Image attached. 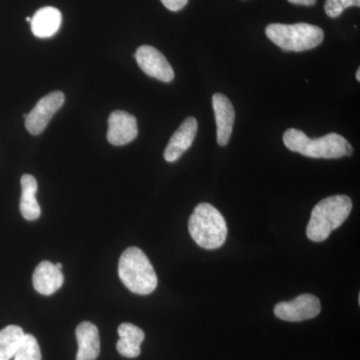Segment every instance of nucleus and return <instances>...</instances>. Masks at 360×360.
<instances>
[{"label": "nucleus", "mask_w": 360, "mask_h": 360, "mask_svg": "<svg viewBox=\"0 0 360 360\" xmlns=\"http://www.w3.org/2000/svg\"><path fill=\"white\" fill-rule=\"evenodd\" d=\"M284 146L293 153L311 158H345L354 153V148L342 135L328 134L319 139H311L300 129H290L283 134Z\"/></svg>", "instance_id": "nucleus-1"}, {"label": "nucleus", "mask_w": 360, "mask_h": 360, "mask_svg": "<svg viewBox=\"0 0 360 360\" xmlns=\"http://www.w3.org/2000/svg\"><path fill=\"white\" fill-rule=\"evenodd\" d=\"M352 210V201L347 195L329 196L319 201L307 224V238L314 243L326 240L348 219Z\"/></svg>", "instance_id": "nucleus-2"}, {"label": "nucleus", "mask_w": 360, "mask_h": 360, "mask_svg": "<svg viewBox=\"0 0 360 360\" xmlns=\"http://www.w3.org/2000/svg\"><path fill=\"white\" fill-rule=\"evenodd\" d=\"M188 231L196 245L205 250H217L224 245L227 225L221 213L210 203H200L191 214Z\"/></svg>", "instance_id": "nucleus-3"}, {"label": "nucleus", "mask_w": 360, "mask_h": 360, "mask_svg": "<svg viewBox=\"0 0 360 360\" xmlns=\"http://www.w3.org/2000/svg\"><path fill=\"white\" fill-rule=\"evenodd\" d=\"M118 274L122 283L136 295H150L158 286V276L153 264L146 253L137 248H129L122 253Z\"/></svg>", "instance_id": "nucleus-4"}, {"label": "nucleus", "mask_w": 360, "mask_h": 360, "mask_svg": "<svg viewBox=\"0 0 360 360\" xmlns=\"http://www.w3.org/2000/svg\"><path fill=\"white\" fill-rule=\"evenodd\" d=\"M266 37L284 51H310L323 41L324 32L321 27L309 23L283 25L272 23L265 30Z\"/></svg>", "instance_id": "nucleus-5"}, {"label": "nucleus", "mask_w": 360, "mask_h": 360, "mask_svg": "<svg viewBox=\"0 0 360 360\" xmlns=\"http://www.w3.org/2000/svg\"><path fill=\"white\" fill-rule=\"evenodd\" d=\"M65 101V94L60 91L51 92L42 97L32 110L25 116V127L30 134H41L46 129L52 116L60 110Z\"/></svg>", "instance_id": "nucleus-6"}, {"label": "nucleus", "mask_w": 360, "mask_h": 360, "mask_svg": "<svg viewBox=\"0 0 360 360\" xmlns=\"http://www.w3.org/2000/svg\"><path fill=\"white\" fill-rule=\"evenodd\" d=\"M321 310V302L316 296L302 295L291 302L277 303L274 314L284 321L300 322L314 319Z\"/></svg>", "instance_id": "nucleus-7"}, {"label": "nucleus", "mask_w": 360, "mask_h": 360, "mask_svg": "<svg viewBox=\"0 0 360 360\" xmlns=\"http://www.w3.org/2000/svg\"><path fill=\"white\" fill-rule=\"evenodd\" d=\"M137 65L148 77L163 82H172L174 71L165 56L150 45H142L135 52Z\"/></svg>", "instance_id": "nucleus-8"}, {"label": "nucleus", "mask_w": 360, "mask_h": 360, "mask_svg": "<svg viewBox=\"0 0 360 360\" xmlns=\"http://www.w3.org/2000/svg\"><path fill=\"white\" fill-rule=\"evenodd\" d=\"M139 134L136 118L122 110L113 111L108 118V139L115 146H125L136 139Z\"/></svg>", "instance_id": "nucleus-9"}, {"label": "nucleus", "mask_w": 360, "mask_h": 360, "mask_svg": "<svg viewBox=\"0 0 360 360\" xmlns=\"http://www.w3.org/2000/svg\"><path fill=\"white\" fill-rule=\"evenodd\" d=\"M198 123L194 117H187L180 124L179 129L174 132L168 142L165 150V160L167 162H174L179 160L180 156L188 150L193 143L196 134H198Z\"/></svg>", "instance_id": "nucleus-10"}, {"label": "nucleus", "mask_w": 360, "mask_h": 360, "mask_svg": "<svg viewBox=\"0 0 360 360\" xmlns=\"http://www.w3.org/2000/svg\"><path fill=\"white\" fill-rule=\"evenodd\" d=\"M212 106L217 122V143L225 146L229 143L233 130L236 111L231 101L222 94H215L212 96Z\"/></svg>", "instance_id": "nucleus-11"}, {"label": "nucleus", "mask_w": 360, "mask_h": 360, "mask_svg": "<svg viewBox=\"0 0 360 360\" xmlns=\"http://www.w3.org/2000/svg\"><path fill=\"white\" fill-rule=\"evenodd\" d=\"M33 288L42 295H51L65 283L63 271L51 262H42L37 265L32 276Z\"/></svg>", "instance_id": "nucleus-12"}, {"label": "nucleus", "mask_w": 360, "mask_h": 360, "mask_svg": "<svg viewBox=\"0 0 360 360\" xmlns=\"http://www.w3.org/2000/svg\"><path fill=\"white\" fill-rule=\"evenodd\" d=\"M78 345L77 360H96L101 354L98 329L94 323L84 321L75 331Z\"/></svg>", "instance_id": "nucleus-13"}, {"label": "nucleus", "mask_w": 360, "mask_h": 360, "mask_svg": "<svg viewBox=\"0 0 360 360\" xmlns=\"http://www.w3.org/2000/svg\"><path fill=\"white\" fill-rule=\"evenodd\" d=\"M61 20L63 16L58 8L44 7L35 13L30 21L32 33L39 39H49L58 32Z\"/></svg>", "instance_id": "nucleus-14"}, {"label": "nucleus", "mask_w": 360, "mask_h": 360, "mask_svg": "<svg viewBox=\"0 0 360 360\" xmlns=\"http://www.w3.org/2000/svg\"><path fill=\"white\" fill-rule=\"evenodd\" d=\"M120 340L116 343V348L122 356L127 359H135L141 354V345L144 340L143 331L134 324L124 322L118 328Z\"/></svg>", "instance_id": "nucleus-15"}, {"label": "nucleus", "mask_w": 360, "mask_h": 360, "mask_svg": "<svg viewBox=\"0 0 360 360\" xmlns=\"http://www.w3.org/2000/svg\"><path fill=\"white\" fill-rule=\"evenodd\" d=\"M20 212L26 220H35L40 217V206L35 194L37 191V181L32 175L25 174L21 177Z\"/></svg>", "instance_id": "nucleus-16"}, {"label": "nucleus", "mask_w": 360, "mask_h": 360, "mask_svg": "<svg viewBox=\"0 0 360 360\" xmlns=\"http://www.w3.org/2000/svg\"><path fill=\"white\" fill-rule=\"evenodd\" d=\"M25 335L18 326H8L0 330V360L13 359Z\"/></svg>", "instance_id": "nucleus-17"}, {"label": "nucleus", "mask_w": 360, "mask_h": 360, "mask_svg": "<svg viewBox=\"0 0 360 360\" xmlns=\"http://www.w3.org/2000/svg\"><path fill=\"white\" fill-rule=\"evenodd\" d=\"M13 359L14 360H41V352H40L37 338L32 335H25Z\"/></svg>", "instance_id": "nucleus-18"}, {"label": "nucleus", "mask_w": 360, "mask_h": 360, "mask_svg": "<svg viewBox=\"0 0 360 360\" xmlns=\"http://www.w3.org/2000/svg\"><path fill=\"white\" fill-rule=\"evenodd\" d=\"M352 6H360V0H326L324 11L329 18H338L345 9Z\"/></svg>", "instance_id": "nucleus-19"}, {"label": "nucleus", "mask_w": 360, "mask_h": 360, "mask_svg": "<svg viewBox=\"0 0 360 360\" xmlns=\"http://www.w3.org/2000/svg\"><path fill=\"white\" fill-rule=\"evenodd\" d=\"M160 1L169 11H179L186 6L188 0H160Z\"/></svg>", "instance_id": "nucleus-20"}, {"label": "nucleus", "mask_w": 360, "mask_h": 360, "mask_svg": "<svg viewBox=\"0 0 360 360\" xmlns=\"http://www.w3.org/2000/svg\"><path fill=\"white\" fill-rule=\"evenodd\" d=\"M290 4H296V6H311L315 4L316 0H288Z\"/></svg>", "instance_id": "nucleus-21"}, {"label": "nucleus", "mask_w": 360, "mask_h": 360, "mask_svg": "<svg viewBox=\"0 0 360 360\" xmlns=\"http://www.w3.org/2000/svg\"><path fill=\"white\" fill-rule=\"evenodd\" d=\"M355 77H356L357 82H360V70H357L356 75H355Z\"/></svg>", "instance_id": "nucleus-22"}, {"label": "nucleus", "mask_w": 360, "mask_h": 360, "mask_svg": "<svg viewBox=\"0 0 360 360\" xmlns=\"http://www.w3.org/2000/svg\"><path fill=\"white\" fill-rule=\"evenodd\" d=\"M56 267L58 270H61V269H63V264H56Z\"/></svg>", "instance_id": "nucleus-23"}, {"label": "nucleus", "mask_w": 360, "mask_h": 360, "mask_svg": "<svg viewBox=\"0 0 360 360\" xmlns=\"http://www.w3.org/2000/svg\"><path fill=\"white\" fill-rule=\"evenodd\" d=\"M26 20H27L28 22H30V21H32V18H26Z\"/></svg>", "instance_id": "nucleus-24"}]
</instances>
